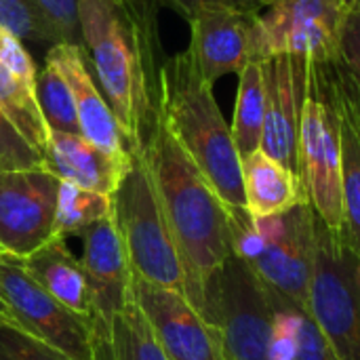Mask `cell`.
Here are the masks:
<instances>
[{
	"instance_id": "13",
	"label": "cell",
	"mask_w": 360,
	"mask_h": 360,
	"mask_svg": "<svg viewBox=\"0 0 360 360\" xmlns=\"http://www.w3.org/2000/svg\"><path fill=\"white\" fill-rule=\"evenodd\" d=\"M262 70L266 82V116L259 150L300 173V129L310 63L293 55H274L262 61Z\"/></svg>"
},
{
	"instance_id": "27",
	"label": "cell",
	"mask_w": 360,
	"mask_h": 360,
	"mask_svg": "<svg viewBox=\"0 0 360 360\" xmlns=\"http://www.w3.org/2000/svg\"><path fill=\"white\" fill-rule=\"evenodd\" d=\"M0 360H74L57 348L0 321Z\"/></svg>"
},
{
	"instance_id": "25",
	"label": "cell",
	"mask_w": 360,
	"mask_h": 360,
	"mask_svg": "<svg viewBox=\"0 0 360 360\" xmlns=\"http://www.w3.org/2000/svg\"><path fill=\"white\" fill-rule=\"evenodd\" d=\"M112 213V196L61 181L57 196V238L78 234Z\"/></svg>"
},
{
	"instance_id": "12",
	"label": "cell",
	"mask_w": 360,
	"mask_h": 360,
	"mask_svg": "<svg viewBox=\"0 0 360 360\" xmlns=\"http://www.w3.org/2000/svg\"><path fill=\"white\" fill-rule=\"evenodd\" d=\"M131 295L171 360H221L213 327L190 300L131 274Z\"/></svg>"
},
{
	"instance_id": "10",
	"label": "cell",
	"mask_w": 360,
	"mask_h": 360,
	"mask_svg": "<svg viewBox=\"0 0 360 360\" xmlns=\"http://www.w3.org/2000/svg\"><path fill=\"white\" fill-rule=\"evenodd\" d=\"M0 300L11 323L74 360H95V325L44 291L25 270L23 259L0 253Z\"/></svg>"
},
{
	"instance_id": "37",
	"label": "cell",
	"mask_w": 360,
	"mask_h": 360,
	"mask_svg": "<svg viewBox=\"0 0 360 360\" xmlns=\"http://www.w3.org/2000/svg\"><path fill=\"white\" fill-rule=\"evenodd\" d=\"M2 253V251H0ZM0 321L2 323H11V316H8V312H6V306L2 304V300H0ZM13 325V323H11Z\"/></svg>"
},
{
	"instance_id": "32",
	"label": "cell",
	"mask_w": 360,
	"mask_h": 360,
	"mask_svg": "<svg viewBox=\"0 0 360 360\" xmlns=\"http://www.w3.org/2000/svg\"><path fill=\"white\" fill-rule=\"evenodd\" d=\"M340 59L360 89V8H352L348 15L340 42Z\"/></svg>"
},
{
	"instance_id": "33",
	"label": "cell",
	"mask_w": 360,
	"mask_h": 360,
	"mask_svg": "<svg viewBox=\"0 0 360 360\" xmlns=\"http://www.w3.org/2000/svg\"><path fill=\"white\" fill-rule=\"evenodd\" d=\"M295 360H338L335 352L327 344L325 335L319 331L314 321L306 314L302 319V333H300V350Z\"/></svg>"
},
{
	"instance_id": "8",
	"label": "cell",
	"mask_w": 360,
	"mask_h": 360,
	"mask_svg": "<svg viewBox=\"0 0 360 360\" xmlns=\"http://www.w3.org/2000/svg\"><path fill=\"white\" fill-rule=\"evenodd\" d=\"M352 8L354 0H262L251 38L253 61L274 55H293L310 65L338 61Z\"/></svg>"
},
{
	"instance_id": "29",
	"label": "cell",
	"mask_w": 360,
	"mask_h": 360,
	"mask_svg": "<svg viewBox=\"0 0 360 360\" xmlns=\"http://www.w3.org/2000/svg\"><path fill=\"white\" fill-rule=\"evenodd\" d=\"M36 4L46 17L55 42H74L82 46L80 23H78V0H36Z\"/></svg>"
},
{
	"instance_id": "14",
	"label": "cell",
	"mask_w": 360,
	"mask_h": 360,
	"mask_svg": "<svg viewBox=\"0 0 360 360\" xmlns=\"http://www.w3.org/2000/svg\"><path fill=\"white\" fill-rule=\"evenodd\" d=\"M257 13H245L228 6H200L188 17L190 23V51L202 76L215 84L228 74L253 61L251 38Z\"/></svg>"
},
{
	"instance_id": "26",
	"label": "cell",
	"mask_w": 360,
	"mask_h": 360,
	"mask_svg": "<svg viewBox=\"0 0 360 360\" xmlns=\"http://www.w3.org/2000/svg\"><path fill=\"white\" fill-rule=\"evenodd\" d=\"M0 27L11 32L21 42L57 44L53 30L36 0H0Z\"/></svg>"
},
{
	"instance_id": "35",
	"label": "cell",
	"mask_w": 360,
	"mask_h": 360,
	"mask_svg": "<svg viewBox=\"0 0 360 360\" xmlns=\"http://www.w3.org/2000/svg\"><path fill=\"white\" fill-rule=\"evenodd\" d=\"M122 6L131 17H135L139 23L156 27L158 25V11L162 6H169V0H120Z\"/></svg>"
},
{
	"instance_id": "11",
	"label": "cell",
	"mask_w": 360,
	"mask_h": 360,
	"mask_svg": "<svg viewBox=\"0 0 360 360\" xmlns=\"http://www.w3.org/2000/svg\"><path fill=\"white\" fill-rule=\"evenodd\" d=\"M61 179L44 167L0 173V251L27 257L57 238Z\"/></svg>"
},
{
	"instance_id": "9",
	"label": "cell",
	"mask_w": 360,
	"mask_h": 360,
	"mask_svg": "<svg viewBox=\"0 0 360 360\" xmlns=\"http://www.w3.org/2000/svg\"><path fill=\"white\" fill-rule=\"evenodd\" d=\"M310 319L338 360H360V257L342 234L321 219L316 221Z\"/></svg>"
},
{
	"instance_id": "20",
	"label": "cell",
	"mask_w": 360,
	"mask_h": 360,
	"mask_svg": "<svg viewBox=\"0 0 360 360\" xmlns=\"http://www.w3.org/2000/svg\"><path fill=\"white\" fill-rule=\"evenodd\" d=\"M95 325V323H93ZM95 360H171L135 304H129L110 325H95Z\"/></svg>"
},
{
	"instance_id": "6",
	"label": "cell",
	"mask_w": 360,
	"mask_h": 360,
	"mask_svg": "<svg viewBox=\"0 0 360 360\" xmlns=\"http://www.w3.org/2000/svg\"><path fill=\"white\" fill-rule=\"evenodd\" d=\"M112 217L133 276L186 295L181 259L162 213L146 154H133L129 173L112 194Z\"/></svg>"
},
{
	"instance_id": "38",
	"label": "cell",
	"mask_w": 360,
	"mask_h": 360,
	"mask_svg": "<svg viewBox=\"0 0 360 360\" xmlns=\"http://www.w3.org/2000/svg\"><path fill=\"white\" fill-rule=\"evenodd\" d=\"M354 8H360V0H354Z\"/></svg>"
},
{
	"instance_id": "22",
	"label": "cell",
	"mask_w": 360,
	"mask_h": 360,
	"mask_svg": "<svg viewBox=\"0 0 360 360\" xmlns=\"http://www.w3.org/2000/svg\"><path fill=\"white\" fill-rule=\"evenodd\" d=\"M266 116V82L262 61H249L238 74V93L232 120V137L240 158L262 148Z\"/></svg>"
},
{
	"instance_id": "28",
	"label": "cell",
	"mask_w": 360,
	"mask_h": 360,
	"mask_svg": "<svg viewBox=\"0 0 360 360\" xmlns=\"http://www.w3.org/2000/svg\"><path fill=\"white\" fill-rule=\"evenodd\" d=\"M44 167L42 154L0 112V173Z\"/></svg>"
},
{
	"instance_id": "4",
	"label": "cell",
	"mask_w": 360,
	"mask_h": 360,
	"mask_svg": "<svg viewBox=\"0 0 360 360\" xmlns=\"http://www.w3.org/2000/svg\"><path fill=\"white\" fill-rule=\"evenodd\" d=\"M316 221L310 202L259 219L247 209H230L232 253L253 272L274 312L310 316Z\"/></svg>"
},
{
	"instance_id": "5",
	"label": "cell",
	"mask_w": 360,
	"mask_h": 360,
	"mask_svg": "<svg viewBox=\"0 0 360 360\" xmlns=\"http://www.w3.org/2000/svg\"><path fill=\"white\" fill-rule=\"evenodd\" d=\"M338 65L340 59L310 65L302 110L297 171L319 219L329 230L342 234V103Z\"/></svg>"
},
{
	"instance_id": "31",
	"label": "cell",
	"mask_w": 360,
	"mask_h": 360,
	"mask_svg": "<svg viewBox=\"0 0 360 360\" xmlns=\"http://www.w3.org/2000/svg\"><path fill=\"white\" fill-rule=\"evenodd\" d=\"M0 63L6 70H11L15 76L25 80L30 86L36 89V78H38L36 63L27 55V51L21 44V40L15 38L11 32H6L2 27H0Z\"/></svg>"
},
{
	"instance_id": "30",
	"label": "cell",
	"mask_w": 360,
	"mask_h": 360,
	"mask_svg": "<svg viewBox=\"0 0 360 360\" xmlns=\"http://www.w3.org/2000/svg\"><path fill=\"white\" fill-rule=\"evenodd\" d=\"M300 312H274L272 338H270V360H295L300 350L302 319Z\"/></svg>"
},
{
	"instance_id": "15",
	"label": "cell",
	"mask_w": 360,
	"mask_h": 360,
	"mask_svg": "<svg viewBox=\"0 0 360 360\" xmlns=\"http://www.w3.org/2000/svg\"><path fill=\"white\" fill-rule=\"evenodd\" d=\"M86 272L93 323L110 325L131 300V268L112 213L78 232Z\"/></svg>"
},
{
	"instance_id": "17",
	"label": "cell",
	"mask_w": 360,
	"mask_h": 360,
	"mask_svg": "<svg viewBox=\"0 0 360 360\" xmlns=\"http://www.w3.org/2000/svg\"><path fill=\"white\" fill-rule=\"evenodd\" d=\"M42 160L44 169L61 181L112 196L129 173L133 156L118 158L97 148L82 135L49 131V143Z\"/></svg>"
},
{
	"instance_id": "24",
	"label": "cell",
	"mask_w": 360,
	"mask_h": 360,
	"mask_svg": "<svg viewBox=\"0 0 360 360\" xmlns=\"http://www.w3.org/2000/svg\"><path fill=\"white\" fill-rule=\"evenodd\" d=\"M36 97H38V105H40V112L49 131L80 135L72 89L65 76L59 72V68L46 57L36 78Z\"/></svg>"
},
{
	"instance_id": "3",
	"label": "cell",
	"mask_w": 360,
	"mask_h": 360,
	"mask_svg": "<svg viewBox=\"0 0 360 360\" xmlns=\"http://www.w3.org/2000/svg\"><path fill=\"white\" fill-rule=\"evenodd\" d=\"M158 112L224 205L245 209L243 158L215 101L213 84L198 70L190 49L160 63Z\"/></svg>"
},
{
	"instance_id": "16",
	"label": "cell",
	"mask_w": 360,
	"mask_h": 360,
	"mask_svg": "<svg viewBox=\"0 0 360 360\" xmlns=\"http://www.w3.org/2000/svg\"><path fill=\"white\" fill-rule=\"evenodd\" d=\"M46 59H51L59 68V72L65 76V80L72 89L80 135L112 156L131 158L133 154L127 148L124 133H122L105 95H101V91L97 89V84L91 76L84 46L74 44V42L51 44L46 51Z\"/></svg>"
},
{
	"instance_id": "23",
	"label": "cell",
	"mask_w": 360,
	"mask_h": 360,
	"mask_svg": "<svg viewBox=\"0 0 360 360\" xmlns=\"http://www.w3.org/2000/svg\"><path fill=\"white\" fill-rule=\"evenodd\" d=\"M0 112L17 127V131L44 154L49 143V127L42 118L36 89L15 76L0 63Z\"/></svg>"
},
{
	"instance_id": "18",
	"label": "cell",
	"mask_w": 360,
	"mask_h": 360,
	"mask_svg": "<svg viewBox=\"0 0 360 360\" xmlns=\"http://www.w3.org/2000/svg\"><path fill=\"white\" fill-rule=\"evenodd\" d=\"M245 209L251 217L283 215L297 205L308 202L300 173L291 171L264 150L243 158Z\"/></svg>"
},
{
	"instance_id": "19",
	"label": "cell",
	"mask_w": 360,
	"mask_h": 360,
	"mask_svg": "<svg viewBox=\"0 0 360 360\" xmlns=\"http://www.w3.org/2000/svg\"><path fill=\"white\" fill-rule=\"evenodd\" d=\"M27 274L57 302L78 314L91 316V289L82 262L68 249L65 238H53L32 255L23 257ZM93 319V316H91Z\"/></svg>"
},
{
	"instance_id": "21",
	"label": "cell",
	"mask_w": 360,
	"mask_h": 360,
	"mask_svg": "<svg viewBox=\"0 0 360 360\" xmlns=\"http://www.w3.org/2000/svg\"><path fill=\"white\" fill-rule=\"evenodd\" d=\"M338 89H340V103H342V202H344L342 238L360 257V129L342 91L340 65H338Z\"/></svg>"
},
{
	"instance_id": "2",
	"label": "cell",
	"mask_w": 360,
	"mask_h": 360,
	"mask_svg": "<svg viewBox=\"0 0 360 360\" xmlns=\"http://www.w3.org/2000/svg\"><path fill=\"white\" fill-rule=\"evenodd\" d=\"M78 23L82 46L135 154L158 114V27L139 23L120 0H78Z\"/></svg>"
},
{
	"instance_id": "1",
	"label": "cell",
	"mask_w": 360,
	"mask_h": 360,
	"mask_svg": "<svg viewBox=\"0 0 360 360\" xmlns=\"http://www.w3.org/2000/svg\"><path fill=\"white\" fill-rule=\"evenodd\" d=\"M141 152L181 259L186 297L202 316L205 287L232 255L230 209L171 135L160 112Z\"/></svg>"
},
{
	"instance_id": "36",
	"label": "cell",
	"mask_w": 360,
	"mask_h": 360,
	"mask_svg": "<svg viewBox=\"0 0 360 360\" xmlns=\"http://www.w3.org/2000/svg\"><path fill=\"white\" fill-rule=\"evenodd\" d=\"M340 82H342V91H344V97L356 118V124L360 129V89L356 86V82L350 78V74L346 72L344 63H340Z\"/></svg>"
},
{
	"instance_id": "7",
	"label": "cell",
	"mask_w": 360,
	"mask_h": 360,
	"mask_svg": "<svg viewBox=\"0 0 360 360\" xmlns=\"http://www.w3.org/2000/svg\"><path fill=\"white\" fill-rule=\"evenodd\" d=\"M202 319L215 331L221 360H270L274 308L234 253L205 287Z\"/></svg>"
},
{
	"instance_id": "34",
	"label": "cell",
	"mask_w": 360,
	"mask_h": 360,
	"mask_svg": "<svg viewBox=\"0 0 360 360\" xmlns=\"http://www.w3.org/2000/svg\"><path fill=\"white\" fill-rule=\"evenodd\" d=\"M209 4L228 6V8H236L245 13H259L262 8V0H169V6L177 8L186 19L200 6H209Z\"/></svg>"
}]
</instances>
